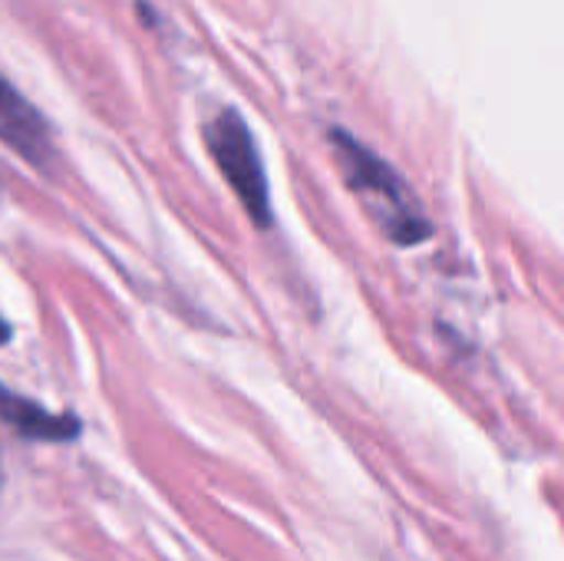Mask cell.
Wrapping results in <instances>:
<instances>
[{
    "instance_id": "cell-1",
    "label": "cell",
    "mask_w": 564,
    "mask_h": 561,
    "mask_svg": "<svg viewBox=\"0 0 564 561\" xmlns=\"http://www.w3.org/2000/svg\"><path fill=\"white\" fill-rule=\"evenodd\" d=\"M334 155L360 205L380 225V231L397 245H420L430 235V222L423 218L410 185L390 169L380 155H373L364 142L347 132H334Z\"/></svg>"
},
{
    "instance_id": "cell-2",
    "label": "cell",
    "mask_w": 564,
    "mask_h": 561,
    "mask_svg": "<svg viewBox=\"0 0 564 561\" xmlns=\"http://www.w3.org/2000/svg\"><path fill=\"white\" fill-rule=\"evenodd\" d=\"M205 142L208 152L215 159V165L221 169V175L228 179V185L235 188V195L241 198L245 212L264 228L271 225V198H268V175L261 165V152L254 145V136L248 129V122L235 112V109H221L208 126H205Z\"/></svg>"
},
{
    "instance_id": "cell-3",
    "label": "cell",
    "mask_w": 564,
    "mask_h": 561,
    "mask_svg": "<svg viewBox=\"0 0 564 561\" xmlns=\"http://www.w3.org/2000/svg\"><path fill=\"white\" fill-rule=\"evenodd\" d=\"M0 142H7L23 162L46 169L53 162V139L43 116L0 76Z\"/></svg>"
},
{
    "instance_id": "cell-4",
    "label": "cell",
    "mask_w": 564,
    "mask_h": 561,
    "mask_svg": "<svg viewBox=\"0 0 564 561\" xmlns=\"http://www.w3.org/2000/svg\"><path fill=\"white\" fill-rule=\"evenodd\" d=\"M0 417L20 433V436H30V440H69L79 433V423L73 417H56V413H46L43 407L36 403H26L23 397H13L0 387Z\"/></svg>"
},
{
    "instance_id": "cell-5",
    "label": "cell",
    "mask_w": 564,
    "mask_h": 561,
    "mask_svg": "<svg viewBox=\"0 0 564 561\" xmlns=\"http://www.w3.org/2000/svg\"><path fill=\"white\" fill-rule=\"evenodd\" d=\"M7 341H10V327H7V324L0 321V344H7Z\"/></svg>"
}]
</instances>
